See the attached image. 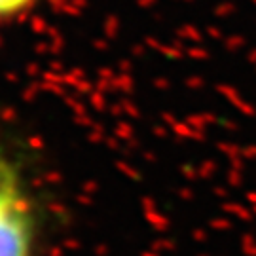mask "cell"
<instances>
[{
	"instance_id": "cell-1",
	"label": "cell",
	"mask_w": 256,
	"mask_h": 256,
	"mask_svg": "<svg viewBox=\"0 0 256 256\" xmlns=\"http://www.w3.org/2000/svg\"><path fill=\"white\" fill-rule=\"evenodd\" d=\"M36 215L14 159L0 150V256H33Z\"/></svg>"
},
{
	"instance_id": "cell-2",
	"label": "cell",
	"mask_w": 256,
	"mask_h": 256,
	"mask_svg": "<svg viewBox=\"0 0 256 256\" xmlns=\"http://www.w3.org/2000/svg\"><path fill=\"white\" fill-rule=\"evenodd\" d=\"M38 4V0H0V21L16 19L27 14Z\"/></svg>"
}]
</instances>
